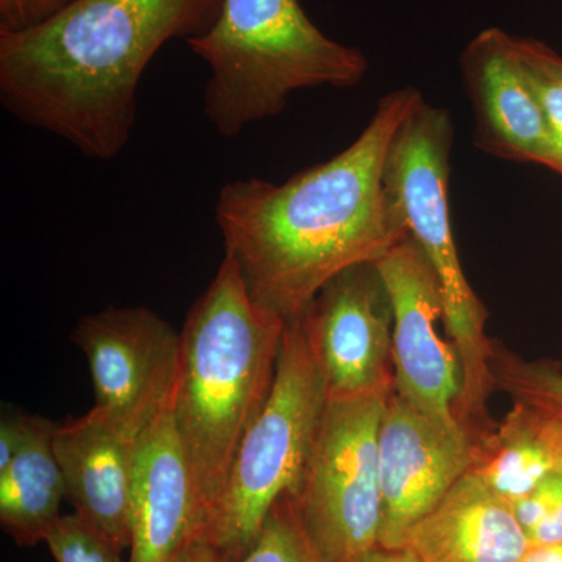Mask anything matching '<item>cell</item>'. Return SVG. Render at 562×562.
I'll list each match as a JSON object with an SVG mask.
<instances>
[{
  "mask_svg": "<svg viewBox=\"0 0 562 562\" xmlns=\"http://www.w3.org/2000/svg\"><path fill=\"white\" fill-rule=\"evenodd\" d=\"M422 101L414 88L384 95L353 144L284 183L247 179L221 188L214 213L225 257L255 301L297 319L339 273L373 265L409 236L386 161Z\"/></svg>",
  "mask_w": 562,
  "mask_h": 562,
  "instance_id": "obj_1",
  "label": "cell"
},
{
  "mask_svg": "<svg viewBox=\"0 0 562 562\" xmlns=\"http://www.w3.org/2000/svg\"><path fill=\"white\" fill-rule=\"evenodd\" d=\"M224 0H72L40 24L0 33V102L85 157L116 158L138 114L140 77L172 40L201 36Z\"/></svg>",
  "mask_w": 562,
  "mask_h": 562,
  "instance_id": "obj_2",
  "label": "cell"
},
{
  "mask_svg": "<svg viewBox=\"0 0 562 562\" xmlns=\"http://www.w3.org/2000/svg\"><path fill=\"white\" fill-rule=\"evenodd\" d=\"M286 324L251 297L228 257L184 321L173 419L206 519L271 394Z\"/></svg>",
  "mask_w": 562,
  "mask_h": 562,
  "instance_id": "obj_3",
  "label": "cell"
},
{
  "mask_svg": "<svg viewBox=\"0 0 562 562\" xmlns=\"http://www.w3.org/2000/svg\"><path fill=\"white\" fill-rule=\"evenodd\" d=\"M187 43L209 65L203 113L222 138L283 113L292 92L357 87L368 72L362 52L328 38L301 0H224Z\"/></svg>",
  "mask_w": 562,
  "mask_h": 562,
  "instance_id": "obj_4",
  "label": "cell"
},
{
  "mask_svg": "<svg viewBox=\"0 0 562 562\" xmlns=\"http://www.w3.org/2000/svg\"><path fill=\"white\" fill-rule=\"evenodd\" d=\"M327 384L303 317L286 324L268 402L239 443L201 541L227 562L249 553L276 503L301 491Z\"/></svg>",
  "mask_w": 562,
  "mask_h": 562,
  "instance_id": "obj_5",
  "label": "cell"
},
{
  "mask_svg": "<svg viewBox=\"0 0 562 562\" xmlns=\"http://www.w3.org/2000/svg\"><path fill=\"white\" fill-rule=\"evenodd\" d=\"M453 127L446 110L422 101L392 140L387 187L401 206L409 236L431 266L443 302V324L461 362L458 417L482 416L494 386V347L486 336V308L465 280L452 232L449 202Z\"/></svg>",
  "mask_w": 562,
  "mask_h": 562,
  "instance_id": "obj_6",
  "label": "cell"
},
{
  "mask_svg": "<svg viewBox=\"0 0 562 562\" xmlns=\"http://www.w3.org/2000/svg\"><path fill=\"white\" fill-rule=\"evenodd\" d=\"M390 395H327L301 491L294 495L303 530L327 562H357L379 547V432Z\"/></svg>",
  "mask_w": 562,
  "mask_h": 562,
  "instance_id": "obj_7",
  "label": "cell"
},
{
  "mask_svg": "<svg viewBox=\"0 0 562 562\" xmlns=\"http://www.w3.org/2000/svg\"><path fill=\"white\" fill-rule=\"evenodd\" d=\"M70 339L90 368L92 408L144 431L176 397L180 335L146 306L85 314Z\"/></svg>",
  "mask_w": 562,
  "mask_h": 562,
  "instance_id": "obj_8",
  "label": "cell"
},
{
  "mask_svg": "<svg viewBox=\"0 0 562 562\" xmlns=\"http://www.w3.org/2000/svg\"><path fill=\"white\" fill-rule=\"evenodd\" d=\"M392 306L394 390L417 412L462 424L461 362L453 344L438 333L443 302L438 279L419 246L406 236L373 262Z\"/></svg>",
  "mask_w": 562,
  "mask_h": 562,
  "instance_id": "obj_9",
  "label": "cell"
},
{
  "mask_svg": "<svg viewBox=\"0 0 562 562\" xmlns=\"http://www.w3.org/2000/svg\"><path fill=\"white\" fill-rule=\"evenodd\" d=\"M475 439L462 424L417 412L392 391L380 424L379 546L402 549L417 524L471 469Z\"/></svg>",
  "mask_w": 562,
  "mask_h": 562,
  "instance_id": "obj_10",
  "label": "cell"
},
{
  "mask_svg": "<svg viewBox=\"0 0 562 562\" xmlns=\"http://www.w3.org/2000/svg\"><path fill=\"white\" fill-rule=\"evenodd\" d=\"M302 317L328 397L394 391L392 306L375 265L339 273Z\"/></svg>",
  "mask_w": 562,
  "mask_h": 562,
  "instance_id": "obj_11",
  "label": "cell"
},
{
  "mask_svg": "<svg viewBox=\"0 0 562 562\" xmlns=\"http://www.w3.org/2000/svg\"><path fill=\"white\" fill-rule=\"evenodd\" d=\"M206 509L173 419V402L140 435L128 562H180L201 541Z\"/></svg>",
  "mask_w": 562,
  "mask_h": 562,
  "instance_id": "obj_12",
  "label": "cell"
},
{
  "mask_svg": "<svg viewBox=\"0 0 562 562\" xmlns=\"http://www.w3.org/2000/svg\"><path fill=\"white\" fill-rule=\"evenodd\" d=\"M143 432L91 408L57 424L54 436L74 514L122 552L131 547L133 472Z\"/></svg>",
  "mask_w": 562,
  "mask_h": 562,
  "instance_id": "obj_13",
  "label": "cell"
},
{
  "mask_svg": "<svg viewBox=\"0 0 562 562\" xmlns=\"http://www.w3.org/2000/svg\"><path fill=\"white\" fill-rule=\"evenodd\" d=\"M462 72L483 149L562 176L560 147L520 72L514 36L495 27L479 33L462 54Z\"/></svg>",
  "mask_w": 562,
  "mask_h": 562,
  "instance_id": "obj_14",
  "label": "cell"
},
{
  "mask_svg": "<svg viewBox=\"0 0 562 562\" xmlns=\"http://www.w3.org/2000/svg\"><path fill=\"white\" fill-rule=\"evenodd\" d=\"M406 546L422 562H519L530 549L512 502L471 471L414 527Z\"/></svg>",
  "mask_w": 562,
  "mask_h": 562,
  "instance_id": "obj_15",
  "label": "cell"
},
{
  "mask_svg": "<svg viewBox=\"0 0 562 562\" xmlns=\"http://www.w3.org/2000/svg\"><path fill=\"white\" fill-rule=\"evenodd\" d=\"M57 424L31 414L24 443L10 468L0 472V525L20 547L46 542L68 498L54 449Z\"/></svg>",
  "mask_w": 562,
  "mask_h": 562,
  "instance_id": "obj_16",
  "label": "cell"
},
{
  "mask_svg": "<svg viewBox=\"0 0 562 562\" xmlns=\"http://www.w3.org/2000/svg\"><path fill=\"white\" fill-rule=\"evenodd\" d=\"M562 449V422L527 403L476 439L471 469L487 487L508 502L530 494L558 471Z\"/></svg>",
  "mask_w": 562,
  "mask_h": 562,
  "instance_id": "obj_17",
  "label": "cell"
},
{
  "mask_svg": "<svg viewBox=\"0 0 562 562\" xmlns=\"http://www.w3.org/2000/svg\"><path fill=\"white\" fill-rule=\"evenodd\" d=\"M494 386L508 392L514 401L527 403L562 422V372L560 366L524 361L505 351L492 360Z\"/></svg>",
  "mask_w": 562,
  "mask_h": 562,
  "instance_id": "obj_18",
  "label": "cell"
},
{
  "mask_svg": "<svg viewBox=\"0 0 562 562\" xmlns=\"http://www.w3.org/2000/svg\"><path fill=\"white\" fill-rule=\"evenodd\" d=\"M239 562H327L303 530L295 497L276 503L257 542Z\"/></svg>",
  "mask_w": 562,
  "mask_h": 562,
  "instance_id": "obj_19",
  "label": "cell"
},
{
  "mask_svg": "<svg viewBox=\"0 0 562 562\" xmlns=\"http://www.w3.org/2000/svg\"><path fill=\"white\" fill-rule=\"evenodd\" d=\"M514 52L562 154V58L539 41L514 36Z\"/></svg>",
  "mask_w": 562,
  "mask_h": 562,
  "instance_id": "obj_20",
  "label": "cell"
},
{
  "mask_svg": "<svg viewBox=\"0 0 562 562\" xmlns=\"http://www.w3.org/2000/svg\"><path fill=\"white\" fill-rule=\"evenodd\" d=\"M44 543L55 562H122V550L74 513L58 520Z\"/></svg>",
  "mask_w": 562,
  "mask_h": 562,
  "instance_id": "obj_21",
  "label": "cell"
},
{
  "mask_svg": "<svg viewBox=\"0 0 562 562\" xmlns=\"http://www.w3.org/2000/svg\"><path fill=\"white\" fill-rule=\"evenodd\" d=\"M561 491L562 473L557 471L547 476L530 494L512 502L514 516L527 535L546 519L554 502L560 497Z\"/></svg>",
  "mask_w": 562,
  "mask_h": 562,
  "instance_id": "obj_22",
  "label": "cell"
},
{
  "mask_svg": "<svg viewBox=\"0 0 562 562\" xmlns=\"http://www.w3.org/2000/svg\"><path fill=\"white\" fill-rule=\"evenodd\" d=\"M72 0H0V33L40 24Z\"/></svg>",
  "mask_w": 562,
  "mask_h": 562,
  "instance_id": "obj_23",
  "label": "cell"
},
{
  "mask_svg": "<svg viewBox=\"0 0 562 562\" xmlns=\"http://www.w3.org/2000/svg\"><path fill=\"white\" fill-rule=\"evenodd\" d=\"M31 414L14 408L11 405L2 406L0 416V472L7 471L24 443L27 422Z\"/></svg>",
  "mask_w": 562,
  "mask_h": 562,
  "instance_id": "obj_24",
  "label": "cell"
},
{
  "mask_svg": "<svg viewBox=\"0 0 562 562\" xmlns=\"http://www.w3.org/2000/svg\"><path fill=\"white\" fill-rule=\"evenodd\" d=\"M530 546H557L562 543V491L553 508L538 527L527 535Z\"/></svg>",
  "mask_w": 562,
  "mask_h": 562,
  "instance_id": "obj_25",
  "label": "cell"
},
{
  "mask_svg": "<svg viewBox=\"0 0 562 562\" xmlns=\"http://www.w3.org/2000/svg\"><path fill=\"white\" fill-rule=\"evenodd\" d=\"M357 562H422L420 558L414 553L408 546L402 549H384V547H375L371 552L361 557Z\"/></svg>",
  "mask_w": 562,
  "mask_h": 562,
  "instance_id": "obj_26",
  "label": "cell"
},
{
  "mask_svg": "<svg viewBox=\"0 0 562 562\" xmlns=\"http://www.w3.org/2000/svg\"><path fill=\"white\" fill-rule=\"evenodd\" d=\"M519 562H562V543L557 546H530Z\"/></svg>",
  "mask_w": 562,
  "mask_h": 562,
  "instance_id": "obj_27",
  "label": "cell"
},
{
  "mask_svg": "<svg viewBox=\"0 0 562 562\" xmlns=\"http://www.w3.org/2000/svg\"><path fill=\"white\" fill-rule=\"evenodd\" d=\"M180 562H227L221 557L210 543L198 541L192 543L188 552L183 554Z\"/></svg>",
  "mask_w": 562,
  "mask_h": 562,
  "instance_id": "obj_28",
  "label": "cell"
},
{
  "mask_svg": "<svg viewBox=\"0 0 562 562\" xmlns=\"http://www.w3.org/2000/svg\"><path fill=\"white\" fill-rule=\"evenodd\" d=\"M558 472L562 473V449H561L560 462H558Z\"/></svg>",
  "mask_w": 562,
  "mask_h": 562,
  "instance_id": "obj_29",
  "label": "cell"
}]
</instances>
